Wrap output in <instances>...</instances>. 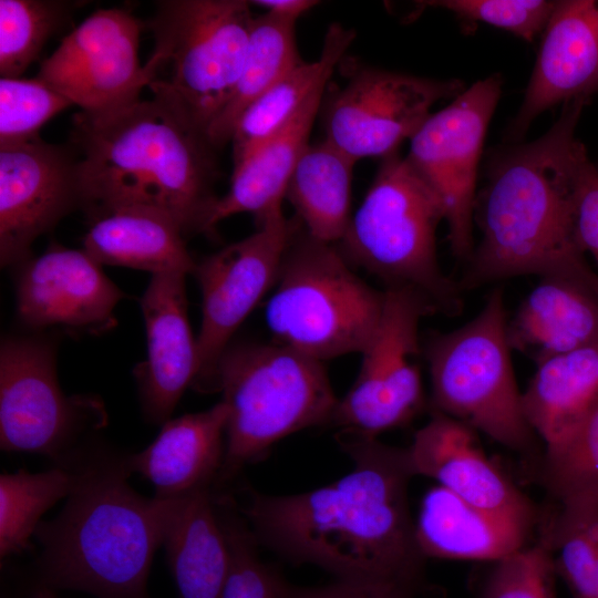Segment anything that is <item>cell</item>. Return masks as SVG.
Instances as JSON below:
<instances>
[{
	"mask_svg": "<svg viewBox=\"0 0 598 598\" xmlns=\"http://www.w3.org/2000/svg\"><path fill=\"white\" fill-rule=\"evenodd\" d=\"M336 440L353 462L344 476L299 494L246 493L238 512L257 544L339 579L424 584L426 558L409 507L414 475L405 447L350 429H340Z\"/></svg>",
	"mask_w": 598,
	"mask_h": 598,
	"instance_id": "6da1fadb",
	"label": "cell"
},
{
	"mask_svg": "<svg viewBox=\"0 0 598 598\" xmlns=\"http://www.w3.org/2000/svg\"><path fill=\"white\" fill-rule=\"evenodd\" d=\"M587 102L563 104L543 136L492 156L487 185L475 205L482 237L461 290L536 275L571 279L598 291V274L585 258L575 219L579 172L588 157L575 133Z\"/></svg>",
	"mask_w": 598,
	"mask_h": 598,
	"instance_id": "7a4b0ae2",
	"label": "cell"
},
{
	"mask_svg": "<svg viewBox=\"0 0 598 598\" xmlns=\"http://www.w3.org/2000/svg\"><path fill=\"white\" fill-rule=\"evenodd\" d=\"M83 209L91 219L122 207L174 218L185 236L205 234L217 196L215 150L205 135L157 100H136L73 116Z\"/></svg>",
	"mask_w": 598,
	"mask_h": 598,
	"instance_id": "3957f363",
	"label": "cell"
},
{
	"mask_svg": "<svg viewBox=\"0 0 598 598\" xmlns=\"http://www.w3.org/2000/svg\"><path fill=\"white\" fill-rule=\"evenodd\" d=\"M74 468L64 507L34 534L40 586L99 598H146L152 560L176 498L135 492L127 457H92Z\"/></svg>",
	"mask_w": 598,
	"mask_h": 598,
	"instance_id": "277c9868",
	"label": "cell"
},
{
	"mask_svg": "<svg viewBox=\"0 0 598 598\" xmlns=\"http://www.w3.org/2000/svg\"><path fill=\"white\" fill-rule=\"evenodd\" d=\"M217 391L228 408L220 483L281 439L331 424L339 402L323 362L275 341L229 344Z\"/></svg>",
	"mask_w": 598,
	"mask_h": 598,
	"instance_id": "5b68a950",
	"label": "cell"
},
{
	"mask_svg": "<svg viewBox=\"0 0 598 598\" xmlns=\"http://www.w3.org/2000/svg\"><path fill=\"white\" fill-rule=\"evenodd\" d=\"M244 0H161L146 62L153 99L207 138L240 75L255 17Z\"/></svg>",
	"mask_w": 598,
	"mask_h": 598,
	"instance_id": "8992f818",
	"label": "cell"
},
{
	"mask_svg": "<svg viewBox=\"0 0 598 598\" xmlns=\"http://www.w3.org/2000/svg\"><path fill=\"white\" fill-rule=\"evenodd\" d=\"M265 319L274 341L323 362L362 353L383 310L384 290L363 281L336 244L310 236L297 218Z\"/></svg>",
	"mask_w": 598,
	"mask_h": 598,
	"instance_id": "52a82bcc",
	"label": "cell"
},
{
	"mask_svg": "<svg viewBox=\"0 0 598 598\" xmlns=\"http://www.w3.org/2000/svg\"><path fill=\"white\" fill-rule=\"evenodd\" d=\"M442 220L441 199L396 152L382 159L338 248L386 288L413 289L436 311L453 316L462 309V290L439 264L436 229Z\"/></svg>",
	"mask_w": 598,
	"mask_h": 598,
	"instance_id": "ba28073f",
	"label": "cell"
},
{
	"mask_svg": "<svg viewBox=\"0 0 598 598\" xmlns=\"http://www.w3.org/2000/svg\"><path fill=\"white\" fill-rule=\"evenodd\" d=\"M504 295L493 290L482 310L426 347L434 411L518 452L532 451L507 339Z\"/></svg>",
	"mask_w": 598,
	"mask_h": 598,
	"instance_id": "9c48e42d",
	"label": "cell"
},
{
	"mask_svg": "<svg viewBox=\"0 0 598 598\" xmlns=\"http://www.w3.org/2000/svg\"><path fill=\"white\" fill-rule=\"evenodd\" d=\"M55 342L8 334L0 347V446L70 465L79 440L103 427L101 399L65 395L56 373Z\"/></svg>",
	"mask_w": 598,
	"mask_h": 598,
	"instance_id": "30bf717a",
	"label": "cell"
},
{
	"mask_svg": "<svg viewBox=\"0 0 598 598\" xmlns=\"http://www.w3.org/2000/svg\"><path fill=\"white\" fill-rule=\"evenodd\" d=\"M435 311L433 303L413 289L385 288L379 326L361 353L355 381L339 399L332 425L378 436L417 415L424 405L419 326L424 316Z\"/></svg>",
	"mask_w": 598,
	"mask_h": 598,
	"instance_id": "8fae6325",
	"label": "cell"
},
{
	"mask_svg": "<svg viewBox=\"0 0 598 598\" xmlns=\"http://www.w3.org/2000/svg\"><path fill=\"white\" fill-rule=\"evenodd\" d=\"M502 84L498 74L480 80L431 114L410 140L405 156L441 199L451 250L460 260L468 261L475 247L477 169Z\"/></svg>",
	"mask_w": 598,
	"mask_h": 598,
	"instance_id": "7c38bea8",
	"label": "cell"
},
{
	"mask_svg": "<svg viewBox=\"0 0 598 598\" xmlns=\"http://www.w3.org/2000/svg\"><path fill=\"white\" fill-rule=\"evenodd\" d=\"M296 224L276 209L256 221L251 235L196 261L202 324L193 386L198 391H217L220 360L236 330L274 288Z\"/></svg>",
	"mask_w": 598,
	"mask_h": 598,
	"instance_id": "4fadbf2b",
	"label": "cell"
},
{
	"mask_svg": "<svg viewBox=\"0 0 598 598\" xmlns=\"http://www.w3.org/2000/svg\"><path fill=\"white\" fill-rule=\"evenodd\" d=\"M350 75L327 101L324 140L355 163L396 153L400 144L424 124L437 101L464 91L458 80L372 66H360Z\"/></svg>",
	"mask_w": 598,
	"mask_h": 598,
	"instance_id": "5bb4252c",
	"label": "cell"
},
{
	"mask_svg": "<svg viewBox=\"0 0 598 598\" xmlns=\"http://www.w3.org/2000/svg\"><path fill=\"white\" fill-rule=\"evenodd\" d=\"M141 30V22L126 10H97L62 39L37 76L82 112L131 104L152 80L140 61Z\"/></svg>",
	"mask_w": 598,
	"mask_h": 598,
	"instance_id": "9a60e30c",
	"label": "cell"
},
{
	"mask_svg": "<svg viewBox=\"0 0 598 598\" xmlns=\"http://www.w3.org/2000/svg\"><path fill=\"white\" fill-rule=\"evenodd\" d=\"M83 209L78 156L40 136L0 147V262L14 267L32 256L38 237Z\"/></svg>",
	"mask_w": 598,
	"mask_h": 598,
	"instance_id": "2e32d148",
	"label": "cell"
},
{
	"mask_svg": "<svg viewBox=\"0 0 598 598\" xmlns=\"http://www.w3.org/2000/svg\"><path fill=\"white\" fill-rule=\"evenodd\" d=\"M14 268L17 316L28 329L101 334L116 324L123 292L83 249L53 245Z\"/></svg>",
	"mask_w": 598,
	"mask_h": 598,
	"instance_id": "e0dca14e",
	"label": "cell"
},
{
	"mask_svg": "<svg viewBox=\"0 0 598 598\" xmlns=\"http://www.w3.org/2000/svg\"><path fill=\"white\" fill-rule=\"evenodd\" d=\"M475 432L434 411L405 447L413 475L433 478L473 506L534 525L532 502L484 453Z\"/></svg>",
	"mask_w": 598,
	"mask_h": 598,
	"instance_id": "ac0fdd59",
	"label": "cell"
},
{
	"mask_svg": "<svg viewBox=\"0 0 598 598\" xmlns=\"http://www.w3.org/2000/svg\"><path fill=\"white\" fill-rule=\"evenodd\" d=\"M186 274L152 275L140 299L146 359L134 369L143 414L153 424L171 419L197 372L196 339L187 315Z\"/></svg>",
	"mask_w": 598,
	"mask_h": 598,
	"instance_id": "d6986e66",
	"label": "cell"
},
{
	"mask_svg": "<svg viewBox=\"0 0 598 598\" xmlns=\"http://www.w3.org/2000/svg\"><path fill=\"white\" fill-rule=\"evenodd\" d=\"M598 92V0H563L543 31L522 106L507 131L520 140L544 111Z\"/></svg>",
	"mask_w": 598,
	"mask_h": 598,
	"instance_id": "ffe728a7",
	"label": "cell"
},
{
	"mask_svg": "<svg viewBox=\"0 0 598 598\" xmlns=\"http://www.w3.org/2000/svg\"><path fill=\"white\" fill-rule=\"evenodd\" d=\"M227 419L223 401L208 410L169 419L147 447L127 457L130 471L150 481L158 498L212 487L224 462Z\"/></svg>",
	"mask_w": 598,
	"mask_h": 598,
	"instance_id": "44dd1931",
	"label": "cell"
},
{
	"mask_svg": "<svg viewBox=\"0 0 598 598\" xmlns=\"http://www.w3.org/2000/svg\"><path fill=\"white\" fill-rule=\"evenodd\" d=\"M532 528L473 506L437 485L421 501L415 537L425 558L496 563L526 547Z\"/></svg>",
	"mask_w": 598,
	"mask_h": 598,
	"instance_id": "7402d4cb",
	"label": "cell"
},
{
	"mask_svg": "<svg viewBox=\"0 0 598 598\" xmlns=\"http://www.w3.org/2000/svg\"><path fill=\"white\" fill-rule=\"evenodd\" d=\"M507 339L536 365L598 343V291L566 278H540L507 321Z\"/></svg>",
	"mask_w": 598,
	"mask_h": 598,
	"instance_id": "603a6c76",
	"label": "cell"
},
{
	"mask_svg": "<svg viewBox=\"0 0 598 598\" xmlns=\"http://www.w3.org/2000/svg\"><path fill=\"white\" fill-rule=\"evenodd\" d=\"M522 392L524 416L545 443V455L561 450L598 406V343L536 365Z\"/></svg>",
	"mask_w": 598,
	"mask_h": 598,
	"instance_id": "cb8c5ba5",
	"label": "cell"
},
{
	"mask_svg": "<svg viewBox=\"0 0 598 598\" xmlns=\"http://www.w3.org/2000/svg\"><path fill=\"white\" fill-rule=\"evenodd\" d=\"M326 87L316 91L287 125L233 171L229 190L213 206L205 234L209 235L221 220L236 214H252L257 221L282 208L289 179L309 145Z\"/></svg>",
	"mask_w": 598,
	"mask_h": 598,
	"instance_id": "d4e9b609",
	"label": "cell"
},
{
	"mask_svg": "<svg viewBox=\"0 0 598 598\" xmlns=\"http://www.w3.org/2000/svg\"><path fill=\"white\" fill-rule=\"evenodd\" d=\"M185 234L169 215L148 207H122L91 219L83 250L101 266H121L152 275L193 274L196 261Z\"/></svg>",
	"mask_w": 598,
	"mask_h": 598,
	"instance_id": "484cf974",
	"label": "cell"
},
{
	"mask_svg": "<svg viewBox=\"0 0 598 598\" xmlns=\"http://www.w3.org/2000/svg\"><path fill=\"white\" fill-rule=\"evenodd\" d=\"M212 487L176 497L163 546L178 598H221L230 550Z\"/></svg>",
	"mask_w": 598,
	"mask_h": 598,
	"instance_id": "4316f807",
	"label": "cell"
},
{
	"mask_svg": "<svg viewBox=\"0 0 598 598\" xmlns=\"http://www.w3.org/2000/svg\"><path fill=\"white\" fill-rule=\"evenodd\" d=\"M354 37V30L332 23L319 58L301 61L243 113L230 141L233 171L287 125L316 91L327 86Z\"/></svg>",
	"mask_w": 598,
	"mask_h": 598,
	"instance_id": "83f0119b",
	"label": "cell"
},
{
	"mask_svg": "<svg viewBox=\"0 0 598 598\" xmlns=\"http://www.w3.org/2000/svg\"><path fill=\"white\" fill-rule=\"evenodd\" d=\"M355 162L327 140L309 144L287 186L297 218L313 238L338 244L351 219Z\"/></svg>",
	"mask_w": 598,
	"mask_h": 598,
	"instance_id": "f1b7e54d",
	"label": "cell"
},
{
	"mask_svg": "<svg viewBox=\"0 0 598 598\" xmlns=\"http://www.w3.org/2000/svg\"><path fill=\"white\" fill-rule=\"evenodd\" d=\"M296 23L268 12L255 17L240 75L225 109L207 132L215 150L231 141L243 113L302 61Z\"/></svg>",
	"mask_w": 598,
	"mask_h": 598,
	"instance_id": "f546056e",
	"label": "cell"
},
{
	"mask_svg": "<svg viewBox=\"0 0 598 598\" xmlns=\"http://www.w3.org/2000/svg\"><path fill=\"white\" fill-rule=\"evenodd\" d=\"M75 468L59 465L40 473L21 468L0 475V556L4 559L27 550L43 514L68 497Z\"/></svg>",
	"mask_w": 598,
	"mask_h": 598,
	"instance_id": "4dcf8cb0",
	"label": "cell"
},
{
	"mask_svg": "<svg viewBox=\"0 0 598 598\" xmlns=\"http://www.w3.org/2000/svg\"><path fill=\"white\" fill-rule=\"evenodd\" d=\"M74 3L0 0V73L18 78L69 20Z\"/></svg>",
	"mask_w": 598,
	"mask_h": 598,
	"instance_id": "1f68e13d",
	"label": "cell"
},
{
	"mask_svg": "<svg viewBox=\"0 0 598 598\" xmlns=\"http://www.w3.org/2000/svg\"><path fill=\"white\" fill-rule=\"evenodd\" d=\"M542 476L559 511H598V406L561 450L544 456Z\"/></svg>",
	"mask_w": 598,
	"mask_h": 598,
	"instance_id": "d6a6232c",
	"label": "cell"
},
{
	"mask_svg": "<svg viewBox=\"0 0 598 598\" xmlns=\"http://www.w3.org/2000/svg\"><path fill=\"white\" fill-rule=\"evenodd\" d=\"M72 103L35 76L0 79V147L40 136L42 126Z\"/></svg>",
	"mask_w": 598,
	"mask_h": 598,
	"instance_id": "836d02e7",
	"label": "cell"
},
{
	"mask_svg": "<svg viewBox=\"0 0 598 598\" xmlns=\"http://www.w3.org/2000/svg\"><path fill=\"white\" fill-rule=\"evenodd\" d=\"M557 551L556 573L573 598H591L598 570V514H563L543 538Z\"/></svg>",
	"mask_w": 598,
	"mask_h": 598,
	"instance_id": "e575fe53",
	"label": "cell"
},
{
	"mask_svg": "<svg viewBox=\"0 0 598 598\" xmlns=\"http://www.w3.org/2000/svg\"><path fill=\"white\" fill-rule=\"evenodd\" d=\"M230 550V568L221 598H280L279 573L259 558L257 542L227 496L216 498Z\"/></svg>",
	"mask_w": 598,
	"mask_h": 598,
	"instance_id": "d590c367",
	"label": "cell"
},
{
	"mask_svg": "<svg viewBox=\"0 0 598 598\" xmlns=\"http://www.w3.org/2000/svg\"><path fill=\"white\" fill-rule=\"evenodd\" d=\"M555 574L554 553L542 538L496 561L482 598H556Z\"/></svg>",
	"mask_w": 598,
	"mask_h": 598,
	"instance_id": "8d00e7d4",
	"label": "cell"
},
{
	"mask_svg": "<svg viewBox=\"0 0 598 598\" xmlns=\"http://www.w3.org/2000/svg\"><path fill=\"white\" fill-rule=\"evenodd\" d=\"M423 7L447 10L466 22H483L526 40L543 32L557 1L546 0H433Z\"/></svg>",
	"mask_w": 598,
	"mask_h": 598,
	"instance_id": "74e56055",
	"label": "cell"
},
{
	"mask_svg": "<svg viewBox=\"0 0 598 598\" xmlns=\"http://www.w3.org/2000/svg\"><path fill=\"white\" fill-rule=\"evenodd\" d=\"M423 584L398 579H339L324 586H296L278 577L280 598H414Z\"/></svg>",
	"mask_w": 598,
	"mask_h": 598,
	"instance_id": "f35d334b",
	"label": "cell"
},
{
	"mask_svg": "<svg viewBox=\"0 0 598 598\" xmlns=\"http://www.w3.org/2000/svg\"><path fill=\"white\" fill-rule=\"evenodd\" d=\"M575 219L579 245L598 266V167L589 157L585 158L579 172Z\"/></svg>",
	"mask_w": 598,
	"mask_h": 598,
	"instance_id": "ab89813d",
	"label": "cell"
},
{
	"mask_svg": "<svg viewBox=\"0 0 598 598\" xmlns=\"http://www.w3.org/2000/svg\"><path fill=\"white\" fill-rule=\"evenodd\" d=\"M319 2L315 0H259L250 1L251 6L261 7L265 12L298 21V19L316 7Z\"/></svg>",
	"mask_w": 598,
	"mask_h": 598,
	"instance_id": "60d3db41",
	"label": "cell"
},
{
	"mask_svg": "<svg viewBox=\"0 0 598 598\" xmlns=\"http://www.w3.org/2000/svg\"><path fill=\"white\" fill-rule=\"evenodd\" d=\"M28 598H59V597L55 595L54 590L39 585L34 590L31 591Z\"/></svg>",
	"mask_w": 598,
	"mask_h": 598,
	"instance_id": "b9f144b4",
	"label": "cell"
},
{
	"mask_svg": "<svg viewBox=\"0 0 598 598\" xmlns=\"http://www.w3.org/2000/svg\"><path fill=\"white\" fill-rule=\"evenodd\" d=\"M591 598H598V570H597V577H596L595 588H594Z\"/></svg>",
	"mask_w": 598,
	"mask_h": 598,
	"instance_id": "7bdbcfd3",
	"label": "cell"
},
{
	"mask_svg": "<svg viewBox=\"0 0 598 598\" xmlns=\"http://www.w3.org/2000/svg\"><path fill=\"white\" fill-rule=\"evenodd\" d=\"M598 167V166H597Z\"/></svg>",
	"mask_w": 598,
	"mask_h": 598,
	"instance_id": "ee69618b",
	"label": "cell"
}]
</instances>
